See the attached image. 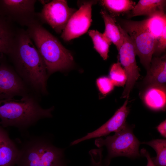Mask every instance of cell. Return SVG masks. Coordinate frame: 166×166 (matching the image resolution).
I'll list each match as a JSON object with an SVG mask.
<instances>
[{
  "instance_id": "cell-1",
  "label": "cell",
  "mask_w": 166,
  "mask_h": 166,
  "mask_svg": "<svg viewBox=\"0 0 166 166\" xmlns=\"http://www.w3.org/2000/svg\"><path fill=\"white\" fill-rule=\"evenodd\" d=\"M7 56L13 68L28 87L38 94L47 93L46 66L26 30L18 29Z\"/></svg>"
},
{
  "instance_id": "cell-2",
  "label": "cell",
  "mask_w": 166,
  "mask_h": 166,
  "mask_svg": "<svg viewBox=\"0 0 166 166\" xmlns=\"http://www.w3.org/2000/svg\"><path fill=\"white\" fill-rule=\"evenodd\" d=\"M22 97L0 100V124L4 128L13 126L23 130L41 119L52 117L53 107L43 108L30 94Z\"/></svg>"
},
{
  "instance_id": "cell-3",
  "label": "cell",
  "mask_w": 166,
  "mask_h": 166,
  "mask_svg": "<svg viewBox=\"0 0 166 166\" xmlns=\"http://www.w3.org/2000/svg\"><path fill=\"white\" fill-rule=\"evenodd\" d=\"M26 30L43 60L48 75L72 66L73 58L71 53L42 24H33Z\"/></svg>"
},
{
  "instance_id": "cell-4",
  "label": "cell",
  "mask_w": 166,
  "mask_h": 166,
  "mask_svg": "<svg viewBox=\"0 0 166 166\" xmlns=\"http://www.w3.org/2000/svg\"><path fill=\"white\" fill-rule=\"evenodd\" d=\"M18 166H61L67 165L63 151L41 136H30L18 148Z\"/></svg>"
},
{
  "instance_id": "cell-5",
  "label": "cell",
  "mask_w": 166,
  "mask_h": 166,
  "mask_svg": "<svg viewBox=\"0 0 166 166\" xmlns=\"http://www.w3.org/2000/svg\"><path fill=\"white\" fill-rule=\"evenodd\" d=\"M99 148L105 146L108 154L104 160L105 166H108L113 158L124 156L135 158L140 156L139 148L140 143L135 136L130 127L126 125L115 132L112 136L105 139L99 137L95 140Z\"/></svg>"
},
{
  "instance_id": "cell-6",
  "label": "cell",
  "mask_w": 166,
  "mask_h": 166,
  "mask_svg": "<svg viewBox=\"0 0 166 166\" xmlns=\"http://www.w3.org/2000/svg\"><path fill=\"white\" fill-rule=\"evenodd\" d=\"M123 29L130 37L136 55L147 71L149 69L154 53L157 40L149 31L144 20H125Z\"/></svg>"
},
{
  "instance_id": "cell-7",
  "label": "cell",
  "mask_w": 166,
  "mask_h": 166,
  "mask_svg": "<svg viewBox=\"0 0 166 166\" xmlns=\"http://www.w3.org/2000/svg\"><path fill=\"white\" fill-rule=\"evenodd\" d=\"M35 0H0V14L13 23L29 26L42 23L35 10Z\"/></svg>"
},
{
  "instance_id": "cell-8",
  "label": "cell",
  "mask_w": 166,
  "mask_h": 166,
  "mask_svg": "<svg viewBox=\"0 0 166 166\" xmlns=\"http://www.w3.org/2000/svg\"><path fill=\"white\" fill-rule=\"evenodd\" d=\"M118 26L123 40V44L118 51L120 63L124 69L127 77L125 86L121 98L128 99L131 91L140 77V69L137 65L136 55L133 43L127 33L120 25Z\"/></svg>"
},
{
  "instance_id": "cell-9",
  "label": "cell",
  "mask_w": 166,
  "mask_h": 166,
  "mask_svg": "<svg viewBox=\"0 0 166 166\" xmlns=\"http://www.w3.org/2000/svg\"><path fill=\"white\" fill-rule=\"evenodd\" d=\"M75 11L68 6L66 1L54 0L44 5L38 14L42 23H47L56 32L60 33Z\"/></svg>"
},
{
  "instance_id": "cell-10",
  "label": "cell",
  "mask_w": 166,
  "mask_h": 166,
  "mask_svg": "<svg viewBox=\"0 0 166 166\" xmlns=\"http://www.w3.org/2000/svg\"><path fill=\"white\" fill-rule=\"evenodd\" d=\"M30 94L29 88L13 68L0 59V100Z\"/></svg>"
},
{
  "instance_id": "cell-11",
  "label": "cell",
  "mask_w": 166,
  "mask_h": 166,
  "mask_svg": "<svg viewBox=\"0 0 166 166\" xmlns=\"http://www.w3.org/2000/svg\"><path fill=\"white\" fill-rule=\"evenodd\" d=\"M93 4L92 2L85 3L71 16L62 32L61 37L64 40L78 37L88 31L92 22Z\"/></svg>"
},
{
  "instance_id": "cell-12",
  "label": "cell",
  "mask_w": 166,
  "mask_h": 166,
  "mask_svg": "<svg viewBox=\"0 0 166 166\" xmlns=\"http://www.w3.org/2000/svg\"><path fill=\"white\" fill-rule=\"evenodd\" d=\"M128 101V99H126L113 115L101 126L83 137L74 140L71 145H74L85 140L105 136L112 132H117L124 127L126 124V119L129 112L127 106Z\"/></svg>"
},
{
  "instance_id": "cell-13",
  "label": "cell",
  "mask_w": 166,
  "mask_h": 166,
  "mask_svg": "<svg viewBox=\"0 0 166 166\" xmlns=\"http://www.w3.org/2000/svg\"><path fill=\"white\" fill-rule=\"evenodd\" d=\"M140 98L145 105L151 110L157 111L165 110V85L152 84L147 85L141 93Z\"/></svg>"
},
{
  "instance_id": "cell-14",
  "label": "cell",
  "mask_w": 166,
  "mask_h": 166,
  "mask_svg": "<svg viewBox=\"0 0 166 166\" xmlns=\"http://www.w3.org/2000/svg\"><path fill=\"white\" fill-rule=\"evenodd\" d=\"M18 148L0 124V166H14L16 164Z\"/></svg>"
},
{
  "instance_id": "cell-15",
  "label": "cell",
  "mask_w": 166,
  "mask_h": 166,
  "mask_svg": "<svg viewBox=\"0 0 166 166\" xmlns=\"http://www.w3.org/2000/svg\"><path fill=\"white\" fill-rule=\"evenodd\" d=\"M18 29L14 23L0 14V59L7 55L13 44Z\"/></svg>"
},
{
  "instance_id": "cell-16",
  "label": "cell",
  "mask_w": 166,
  "mask_h": 166,
  "mask_svg": "<svg viewBox=\"0 0 166 166\" xmlns=\"http://www.w3.org/2000/svg\"><path fill=\"white\" fill-rule=\"evenodd\" d=\"M147 85H165L166 81V55L152 58L149 69L144 80Z\"/></svg>"
},
{
  "instance_id": "cell-17",
  "label": "cell",
  "mask_w": 166,
  "mask_h": 166,
  "mask_svg": "<svg viewBox=\"0 0 166 166\" xmlns=\"http://www.w3.org/2000/svg\"><path fill=\"white\" fill-rule=\"evenodd\" d=\"M166 1L140 0L132 10V17L146 15L151 17L165 13Z\"/></svg>"
},
{
  "instance_id": "cell-18",
  "label": "cell",
  "mask_w": 166,
  "mask_h": 166,
  "mask_svg": "<svg viewBox=\"0 0 166 166\" xmlns=\"http://www.w3.org/2000/svg\"><path fill=\"white\" fill-rule=\"evenodd\" d=\"M100 13L105 24V30L103 34L115 45L118 51L123 42L118 24H116L114 17L109 14L106 10H101Z\"/></svg>"
},
{
  "instance_id": "cell-19",
  "label": "cell",
  "mask_w": 166,
  "mask_h": 166,
  "mask_svg": "<svg viewBox=\"0 0 166 166\" xmlns=\"http://www.w3.org/2000/svg\"><path fill=\"white\" fill-rule=\"evenodd\" d=\"M101 3L113 17L132 11L136 4L135 2L130 0H103L101 1Z\"/></svg>"
},
{
  "instance_id": "cell-20",
  "label": "cell",
  "mask_w": 166,
  "mask_h": 166,
  "mask_svg": "<svg viewBox=\"0 0 166 166\" xmlns=\"http://www.w3.org/2000/svg\"><path fill=\"white\" fill-rule=\"evenodd\" d=\"M88 34L92 40L94 48L103 59L106 60L108 57L109 47L112 42L97 30H89Z\"/></svg>"
},
{
  "instance_id": "cell-21",
  "label": "cell",
  "mask_w": 166,
  "mask_h": 166,
  "mask_svg": "<svg viewBox=\"0 0 166 166\" xmlns=\"http://www.w3.org/2000/svg\"><path fill=\"white\" fill-rule=\"evenodd\" d=\"M144 20L149 31L157 41L166 28L165 13L148 17Z\"/></svg>"
},
{
  "instance_id": "cell-22",
  "label": "cell",
  "mask_w": 166,
  "mask_h": 166,
  "mask_svg": "<svg viewBox=\"0 0 166 166\" xmlns=\"http://www.w3.org/2000/svg\"><path fill=\"white\" fill-rule=\"evenodd\" d=\"M141 144L148 145L155 151L156 156L153 162L155 166H166V140L157 139Z\"/></svg>"
},
{
  "instance_id": "cell-23",
  "label": "cell",
  "mask_w": 166,
  "mask_h": 166,
  "mask_svg": "<svg viewBox=\"0 0 166 166\" xmlns=\"http://www.w3.org/2000/svg\"><path fill=\"white\" fill-rule=\"evenodd\" d=\"M109 77L114 86L122 87L125 85L127 81L126 74L119 61L111 66Z\"/></svg>"
},
{
  "instance_id": "cell-24",
  "label": "cell",
  "mask_w": 166,
  "mask_h": 166,
  "mask_svg": "<svg viewBox=\"0 0 166 166\" xmlns=\"http://www.w3.org/2000/svg\"><path fill=\"white\" fill-rule=\"evenodd\" d=\"M96 84L100 97H105L113 90L114 85L109 77L103 76L97 79Z\"/></svg>"
},
{
  "instance_id": "cell-25",
  "label": "cell",
  "mask_w": 166,
  "mask_h": 166,
  "mask_svg": "<svg viewBox=\"0 0 166 166\" xmlns=\"http://www.w3.org/2000/svg\"><path fill=\"white\" fill-rule=\"evenodd\" d=\"M166 48V28L164 30L162 34L157 41L154 53L160 54L165 51Z\"/></svg>"
},
{
  "instance_id": "cell-26",
  "label": "cell",
  "mask_w": 166,
  "mask_h": 166,
  "mask_svg": "<svg viewBox=\"0 0 166 166\" xmlns=\"http://www.w3.org/2000/svg\"><path fill=\"white\" fill-rule=\"evenodd\" d=\"M158 132L163 137H166V121L164 120L161 122L157 127Z\"/></svg>"
},
{
  "instance_id": "cell-27",
  "label": "cell",
  "mask_w": 166,
  "mask_h": 166,
  "mask_svg": "<svg viewBox=\"0 0 166 166\" xmlns=\"http://www.w3.org/2000/svg\"><path fill=\"white\" fill-rule=\"evenodd\" d=\"M140 153L141 155L145 156L147 159V164L146 166H155L149 153L145 149H141Z\"/></svg>"
},
{
  "instance_id": "cell-28",
  "label": "cell",
  "mask_w": 166,
  "mask_h": 166,
  "mask_svg": "<svg viewBox=\"0 0 166 166\" xmlns=\"http://www.w3.org/2000/svg\"><path fill=\"white\" fill-rule=\"evenodd\" d=\"M102 159L97 160H91V163L89 166H105L102 162Z\"/></svg>"
},
{
  "instance_id": "cell-29",
  "label": "cell",
  "mask_w": 166,
  "mask_h": 166,
  "mask_svg": "<svg viewBox=\"0 0 166 166\" xmlns=\"http://www.w3.org/2000/svg\"><path fill=\"white\" fill-rule=\"evenodd\" d=\"M67 166V165H62V166Z\"/></svg>"
}]
</instances>
